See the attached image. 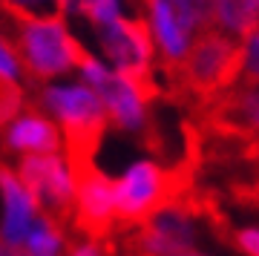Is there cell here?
I'll return each instance as SVG.
<instances>
[{
    "label": "cell",
    "mask_w": 259,
    "mask_h": 256,
    "mask_svg": "<svg viewBox=\"0 0 259 256\" xmlns=\"http://www.w3.org/2000/svg\"><path fill=\"white\" fill-rule=\"evenodd\" d=\"M239 72L242 44H236V37L225 35L219 29H207V32H199L196 44L167 72V78L173 83L176 95L204 107L231 90L239 81Z\"/></svg>",
    "instance_id": "cell-1"
},
{
    "label": "cell",
    "mask_w": 259,
    "mask_h": 256,
    "mask_svg": "<svg viewBox=\"0 0 259 256\" xmlns=\"http://www.w3.org/2000/svg\"><path fill=\"white\" fill-rule=\"evenodd\" d=\"M190 193V167H161L156 161H136L121 179H112L115 219L141 225L156 210Z\"/></svg>",
    "instance_id": "cell-2"
},
{
    "label": "cell",
    "mask_w": 259,
    "mask_h": 256,
    "mask_svg": "<svg viewBox=\"0 0 259 256\" xmlns=\"http://www.w3.org/2000/svg\"><path fill=\"white\" fill-rule=\"evenodd\" d=\"M44 107L64 127V150L69 164L93 161L104 138V130L110 124L101 98L87 83L44 87Z\"/></svg>",
    "instance_id": "cell-3"
},
{
    "label": "cell",
    "mask_w": 259,
    "mask_h": 256,
    "mask_svg": "<svg viewBox=\"0 0 259 256\" xmlns=\"http://www.w3.org/2000/svg\"><path fill=\"white\" fill-rule=\"evenodd\" d=\"M20 69L32 81H49L69 72L83 46L66 32L64 20H40V23H15L12 37H6Z\"/></svg>",
    "instance_id": "cell-4"
},
{
    "label": "cell",
    "mask_w": 259,
    "mask_h": 256,
    "mask_svg": "<svg viewBox=\"0 0 259 256\" xmlns=\"http://www.w3.org/2000/svg\"><path fill=\"white\" fill-rule=\"evenodd\" d=\"M101 29V46L104 55L112 61L115 72L130 81L144 101H153L158 95V83L153 78V58H156V46H153V32H150L147 20L141 18H115L112 23H104Z\"/></svg>",
    "instance_id": "cell-5"
},
{
    "label": "cell",
    "mask_w": 259,
    "mask_h": 256,
    "mask_svg": "<svg viewBox=\"0 0 259 256\" xmlns=\"http://www.w3.org/2000/svg\"><path fill=\"white\" fill-rule=\"evenodd\" d=\"M15 173L23 182V187L32 193V199L37 201L40 213H47L55 222H64L72 216L75 173L66 156H58V153L23 156Z\"/></svg>",
    "instance_id": "cell-6"
},
{
    "label": "cell",
    "mask_w": 259,
    "mask_h": 256,
    "mask_svg": "<svg viewBox=\"0 0 259 256\" xmlns=\"http://www.w3.org/2000/svg\"><path fill=\"white\" fill-rule=\"evenodd\" d=\"M204 207L187 193L179 201L156 210L150 219H144L133 236L139 256H182L193 250L196 242V213Z\"/></svg>",
    "instance_id": "cell-7"
},
{
    "label": "cell",
    "mask_w": 259,
    "mask_h": 256,
    "mask_svg": "<svg viewBox=\"0 0 259 256\" xmlns=\"http://www.w3.org/2000/svg\"><path fill=\"white\" fill-rule=\"evenodd\" d=\"M75 66L81 69L87 87L101 98L104 110H107V118L115 124L118 130H127V133H136V130L144 127L147 121V101L139 95V90L130 81H124L118 72H110L107 66L93 58L87 49L78 52V61Z\"/></svg>",
    "instance_id": "cell-8"
},
{
    "label": "cell",
    "mask_w": 259,
    "mask_h": 256,
    "mask_svg": "<svg viewBox=\"0 0 259 256\" xmlns=\"http://www.w3.org/2000/svg\"><path fill=\"white\" fill-rule=\"evenodd\" d=\"M75 173V225L90 233L93 239L104 236L115 225V196H112V179L104 176L95 161H78L72 164Z\"/></svg>",
    "instance_id": "cell-9"
},
{
    "label": "cell",
    "mask_w": 259,
    "mask_h": 256,
    "mask_svg": "<svg viewBox=\"0 0 259 256\" xmlns=\"http://www.w3.org/2000/svg\"><path fill=\"white\" fill-rule=\"evenodd\" d=\"M0 199H3V216H0V239L9 247L20 250L23 239L32 230L35 219L40 216L37 201L32 199V193L23 187L15 170L6 164H0Z\"/></svg>",
    "instance_id": "cell-10"
},
{
    "label": "cell",
    "mask_w": 259,
    "mask_h": 256,
    "mask_svg": "<svg viewBox=\"0 0 259 256\" xmlns=\"http://www.w3.org/2000/svg\"><path fill=\"white\" fill-rule=\"evenodd\" d=\"M6 147L12 153H23V156H37V153H58L61 150V133L47 115H40L26 104V110L20 112L15 121L6 124Z\"/></svg>",
    "instance_id": "cell-11"
},
{
    "label": "cell",
    "mask_w": 259,
    "mask_h": 256,
    "mask_svg": "<svg viewBox=\"0 0 259 256\" xmlns=\"http://www.w3.org/2000/svg\"><path fill=\"white\" fill-rule=\"evenodd\" d=\"M213 29L231 35H250L259 26V0H210Z\"/></svg>",
    "instance_id": "cell-12"
},
{
    "label": "cell",
    "mask_w": 259,
    "mask_h": 256,
    "mask_svg": "<svg viewBox=\"0 0 259 256\" xmlns=\"http://www.w3.org/2000/svg\"><path fill=\"white\" fill-rule=\"evenodd\" d=\"M66 239L61 233V222L49 219L47 213H40L32 225V230L23 239V253L26 256H61L64 253Z\"/></svg>",
    "instance_id": "cell-13"
},
{
    "label": "cell",
    "mask_w": 259,
    "mask_h": 256,
    "mask_svg": "<svg viewBox=\"0 0 259 256\" xmlns=\"http://www.w3.org/2000/svg\"><path fill=\"white\" fill-rule=\"evenodd\" d=\"M0 12H6L15 23L64 20V15H66L61 0H0Z\"/></svg>",
    "instance_id": "cell-14"
},
{
    "label": "cell",
    "mask_w": 259,
    "mask_h": 256,
    "mask_svg": "<svg viewBox=\"0 0 259 256\" xmlns=\"http://www.w3.org/2000/svg\"><path fill=\"white\" fill-rule=\"evenodd\" d=\"M242 83H256L259 87V26L245 35L242 44V72H239Z\"/></svg>",
    "instance_id": "cell-15"
},
{
    "label": "cell",
    "mask_w": 259,
    "mask_h": 256,
    "mask_svg": "<svg viewBox=\"0 0 259 256\" xmlns=\"http://www.w3.org/2000/svg\"><path fill=\"white\" fill-rule=\"evenodd\" d=\"M233 245L239 247L242 253L248 256H259V228H245L233 236Z\"/></svg>",
    "instance_id": "cell-16"
},
{
    "label": "cell",
    "mask_w": 259,
    "mask_h": 256,
    "mask_svg": "<svg viewBox=\"0 0 259 256\" xmlns=\"http://www.w3.org/2000/svg\"><path fill=\"white\" fill-rule=\"evenodd\" d=\"M236 199L245 201V204H250V207H259V173L250 179V182L245 184H236Z\"/></svg>",
    "instance_id": "cell-17"
},
{
    "label": "cell",
    "mask_w": 259,
    "mask_h": 256,
    "mask_svg": "<svg viewBox=\"0 0 259 256\" xmlns=\"http://www.w3.org/2000/svg\"><path fill=\"white\" fill-rule=\"evenodd\" d=\"M69 256H101V247L95 245V242H83V245H78Z\"/></svg>",
    "instance_id": "cell-18"
},
{
    "label": "cell",
    "mask_w": 259,
    "mask_h": 256,
    "mask_svg": "<svg viewBox=\"0 0 259 256\" xmlns=\"http://www.w3.org/2000/svg\"><path fill=\"white\" fill-rule=\"evenodd\" d=\"M0 256H26L23 250H15V247H9L3 239H0Z\"/></svg>",
    "instance_id": "cell-19"
},
{
    "label": "cell",
    "mask_w": 259,
    "mask_h": 256,
    "mask_svg": "<svg viewBox=\"0 0 259 256\" xmlns=\"http://www.w3.org/2000/svg\"><path fill=\"white\" fill-rule=\"evenodd\" d=\"M72 3H75V0H61V6H64V9H69Z\"/></svg>",
    "instance_id": "cell-20"
},
{
    "label": "cell",
    "mask_w": 259,
    "mask_h": 256,
    "mask_svg": "<svg viewBox=\"0 0 259 256\" xmlns=\"http://www.w3.org/2000/svg\"><path fill=\"white\" fill-rule=\"evenodd\" d=\"M182 256H202V253H193V250H190V253H182Z\"/></svg>",
    "instance_id": "cell-21"
},
{
    "label": "cell",
    "mask_w": 259,
    "mask_h": 256,
    "mask_svg": "<svg viewBox=\"0 0 259 256\" xmlns=\"http://www.w3.org/2000/svg\"><path fill=\"white\" fill-rule=\"evenodd\" d=\"M81 3H87V0H75V6H81Z\"/></svg>",
    "instance_id": "cell-22"
}]
</instances>
